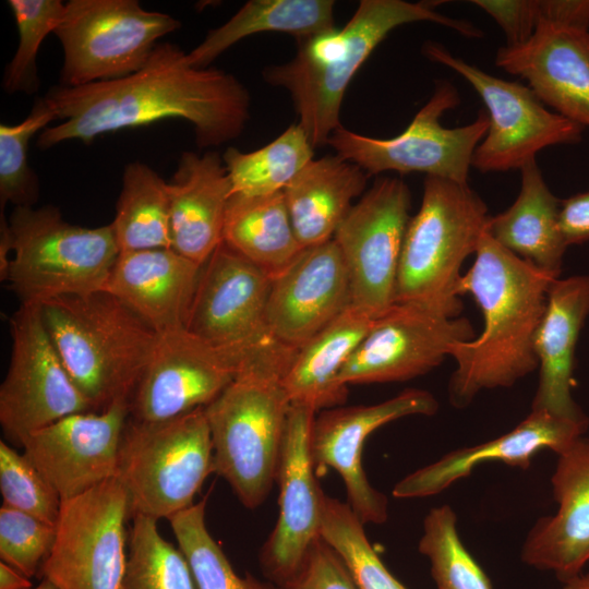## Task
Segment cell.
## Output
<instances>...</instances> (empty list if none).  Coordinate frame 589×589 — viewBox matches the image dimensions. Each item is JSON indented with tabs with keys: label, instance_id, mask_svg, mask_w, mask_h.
Masks as SVG:
<instances>
[{
	"label": "cell",
	"instance_id": "obj_1",
	"mask_svg": "<svg viewBox=\"0 0 589 589\" xmlns=\"http://www.w3.org/2000/svg\"><path fill=\"white\" fill-rule=\"evenodd\" d=\"M43 97L63 122L39 133L41 149L69 140L89 144L99 135L165 119L190 122L200 148L219 146L241 135L251 104L235 75L192 65L188 53L171 43H158L129 76L77 87L59 84Z\"/></svg>",
	"mask_w": 589,
	"mask_h": 589
},
{
	"label": "cell",
	"instance_id": "obj_2",
	"mask_svg": "<svg viewBox=\"0 0 589 589\" xmlns=\"http://www.w3.org/2000/svg\"><path fill=\"white\" fill-rule=\"evenodd\" d=\"M555 278L488 232L482 236L472 266L461 276L459 294L473 297L484 326L479 337L450 350L456 362L448 382L450 405L466 408L482 390L512 387L538 369L533 340Z\"/></svg>",
	"mask_w": 589,
	"mask_h": 589
},
{
	"label": "cell",
	"instance_id": "obj_3",
	"mask_svg": "<svg viewBox=\"0 0 589 589\" xmlns=\"http://www.w3.org/2000/svg\"><path fill=\"white\" fill-rule=\"evenodd\" d=\"M296 351L276 342L243 354L235 380L205 407L214 472L247 508L277 479L291 406L283 380Z\"/></svg>",
	"mask_w": 589,
	"mask_h": 589
},
{
	"label": "cell",
	"instance_id": "obj_4",
	"mask_svg": "<svg viewBox=\"0 0 589 589\" xmlns=\"http://www.w3.org/2000/svg\"><path fill=\"white\" fill-rule=\"evenodd\" d=\"M40 309L67 372L92 410L130 401L158 334L105 290L56 298Z\"/></svg>",
	"mask_w": 589,
	"mask_h": 589
},
{
	"label": "cell",
	"instance_id": "obj_5",
	"mask_svg": "<svg viewBox=\"0 0 589 589\" xmlns=\"http://www.w3.org/2000/svg\"><path fill=\"white\" fill-rule=\"evenodd\" d=\"M119 254L110 224H71L51 205L1 215L0 276L21 304L104 290Z\"/></svg>",
	"mask_w": 589,
	"mask_h": 589
},
{
	"label": "cell",
	"instance_id": "obj_6",
	"mask_svg": "<svg viewBox=\"0 0 589 589\" xmlns=\"http://www.w3.org/2000/svg\"><path fill=\"white\" fill-rule=\"evenodd\" d=\"M490 217L486 204L468 183L426 177L420 208L409 220L401 248L396 303L458 317L460 269L476 254Z\"/></svg>",
	"mask_w": 589,
	"mask_h": 589
},
{
	"label": "cell",
	"instance_id": "obj_7",
	"mask_svg": "<svg viewBox=\"0 0 589 589\" xmlns=\"http://www.w3.org/2000/svg\"><path fill=\"white\" fill-rule=\"evenodd\" d=\"M414 22L440 24L466 37L482 36L472 23L446 16L428 2L362 0L342 28L346 46L336 58L325 64H312L294 56L264 70L268 84L290 94L298 124L313 147L327 144L333 132L341 127L340 108L347 87L372 51L393 29Z\"/></svg>",
	"mask_w": 589,
	"mask_h": 589
},
{
	"label": "cell",
	"instance_id": "obj_8",
	"mask_svg": "<svg viewBox=\"0 0 589 589\" xmlns=\"http://www.w3.org/2000/svg\"><path fill=\"white\" fill-rule=\"evenodd\" d=\"M214 472L205 407L159 422L129 417L121 437L116 478L131 517L168 519L192 506Z\"/></svg>",
	"mask_w": 589,
	"mask_h": 589
},
{
	"label": "cell",
	"instance_id": "obj_9",
	"mask_svg": "<svg viewBox=\"0 0 589 589\" xmlns=\"http://www.w3.org/2000/svg\"><path fill=\"white\" fill-rule=\"evenodd\" d=\"M180 25L136 0H70L53 32L63 50L59 84L77 87L129 76L147 62L157 40Z\"/></svg>",
	"mask_w": 589,
	"mask_h": 589
},
{
	"label": "cell",
	"instance_id": "obj_10",
	"mask_svg": "<svg viewBox=\"0 0 589 589\" xmlns=\"http://www.w3.org/2000/svg\"><path fill=\"white\" fill-rule=\"evenodd\" d=\"M459 103L455 86L442 81L400 134L389 139L370 137L341 125L333 132L327 144L336 155L354 163L369 176L385 171L420 172L468 183L473 153L485 136L489 119L486 112L480 110L469 124L443 127L440 118Z\"/></svg>",
	"mask_w": 589,
	"mask_h": 589
},
{
	"label": "cell",
	"instance_id": "obj_11",
	"mask_svg": "<svg viewBox=\"0 0 589 589\" xmlns=\"http://www.w3.org/2000/svg\"><path fill=\"white\" fill-rule=\"evenodd\" d=\"M422 50L428 59L462 76L485 105L489 127L472 157L479 171L520 169L545 147L581 141L584 129L548 110L529 86L495 77L438 43L426 41Z\"/></svg>",
	"mask_w": 589,
	"mask_h": 589
},
{
	"label": "cell",
	"instance_id": "obj_12",
	"mask_svg": "<svg viewBox=\"0 0 589 589\" xmlns=\"http://www.w3.org/2000/svg\"><path fill=\"white\" fill-rule=\"evenodd\" d=\"M128 517V494L117 478L62 500L41 578L58 589H120Z\"/></svg>",
	"mask_w": 589,
	"mask_h": 589
},
{
	"label": "cell",
	"instance_id": "obj_13",
	"mask_svg": "<svg viewBox=\"0 0 589 589\" xmlns=\"http://www.w3.org/2000/svg\"><path fill=\"white\" fill-rule=\"evenodd\" d=\"M11 356L0 386V424L22 446L33 432L67 416L93 411L67 372L38 304H20L9 320Z\"/></svg>",
	"mask_w": 589,
	"mask_h": 589
},
{
	"label": "cell",
	"instance_id": "obj_14",
	"mask_svg": "<svg viewBox=\"0 0 589 589\" xmlns=\"http://www.w3.org/2000/svg\"><path fill=\"white\" fill-rule=\"evenodd\" d=\"M411 194L398 178H378L351 207L333 240L342 255L351 305L376 318L395 303Z\"/></svg>",
	"mask_w": 589,
	"mask_h": 589
},
{
	"label": "cell",
	"instance_id": "obj_15",
	"mask_svg": "<svg viewBox=\"0 0 589 589\" xmlns=\"http://www.w3.org/2000/svg\"><path fill=\"white\" fill-rule=\"evenodd\" d=\"M272 281L223 241L202 265L185 328L240 360L248 351L277 342L266 323Z\"/></svg>",
	"mask_w": 589,
	"mask_h": 589
},
{
	"label": "cell",
	"instance_id": "obj_16",
	"mask_svg": "<svg viewBox=\"0 0 589 589\" xmlns=\"http://www.w3.org/2000/svg\"><path fill=\"white\" fill-rule=\"evenodd\" d=\"M472 338L474 328L466 317L395 303L373 320L339 380L347 386L407 381L436 368L454 345Z\"/></svg>",
	"mask_w": 589,
	"mask_h": 589
},
{
	"label": "cell",
	"instance_id": "obj_17",
	"mask_svg": "<svg viewBox=\"0 0 589 589\" xmlns=\"http://www.w3.org/2000/svg\"><path fill=\"white\" fill-rule=\"evenodd\" d=\"M239 362L185 327L158 334L131 395L130 417L159 422L206 407L235 380Z\"/></svg>",
	"mask_w": 589,
	"mask_h": 589
},
{
	"label": "cell",
	"instance_id": "obj_18",
	"mask_svg": "<svg viewBox=\"0 0 589 589\" xmlns=\"http://www.w3.org/2000/svg\"><path fill=\"white\" fill-rule=\"evenodd\" d=\"M436 398L428 390L408 388L370 406L335 407L314 419L311 457L314 468H332L341 477L349 505L363 524L387 519V498L364 473L362 453L368 436L382 425L408 416H433Z\"/></svg>",
	"mask_w": 589,
	"mask_h": 589
},
{
	"label": "cell",
	"instance_id": "obj_19",
	"mask_svg": "<svg viewBox=\"0 0 589 589\" xmlns=\"http://www.w3.org/2000/svg\"><path fill=\"white\" fill-rule=\"evenodd\" d=\"M315 411L291 404L277 473L279 516L260 553L266 577L283 588L321 537L323 491L314 477L311 431Z\"/></svg>",
	"mask_w": 589,
	"mask_h": 589
},
{
	"label": "cell",
	"instance_id": "obj_20",
	"mask_svg": "<svg viewBox=\"0 0 589 589\" xmlns=\"http://www.w3.org/2000/svg\"><path fill=\"white\" fill-rule=\"evenodd\" d=\"M129 417V401L118 400L59 419L29 434L22 447L61 500L69 498L116 478Z\"/></svg>",
	"mask_w": 589,
	"mask_h": 589
},
{
	"label": "cell",
	"instance_id": "obj_21",
	"mask_svg": "<svg viewBox=\"0 0 589 589\" xmlns=\"http://www.w3.org/2000/svg\"><path fill=\"white\" fill-rule=\"evenodd\" d=\"M351 304L342 255L332 239L306 248L273 278L266 309L271 336L298 350Z\"/></svg>",
	"mask_w": 589,
	"mask_h": 589
},
{
	"label": "cell",
	"instance_id": "obj_22",
	"mask_svg": "<svg viewBox=\"0 0 589 589\" xmlns=\"http://www.w3.org/2000/svg\"><path fill=\"white\" fill-rule=\"evenodd\" d=\"M500 69L528 82L554 112L589 129V29L541 24L525 44L501 47Z\"/></svg>",
	"mask_w": 589,
	"mask_h": 589
},
{
	"label": "cell",
	"instance_id": "obj_23",
	"mask_svg": "<svg viewBox=\"0 0 589 589\" xmlns=\"http://www.w3.org/2000/svg\"><path fill=\"white\" fill-rule=\"evenodd\" d=\"M551 484L557 509L533 525L520 557L563 584L589 563V436L581 435L557 454Z\"/></svg>",
	"mask_w": 589,
	"mask_h": 589
},
{
	"label": "cell",
	"instance_id": "obj_24",
	"mask_svg": "<svg viewBox=\"0 0 589 589\" xmlns=\"http://www.w3.org/2000/svg\"><path fill=\"white\" fill-rule=\"evenodd\" d=\"M588 425L544 410H531L509 432L485 443L449 452L411 472L395 484L393 495L396 498H416L438 494L486 462L527 469L540 450L551 449L560 454L585 435Z\"/></svg>",
	"mask_w": 589,
	"mask_h": 589
},
{
	"label": "cell",
	"instance_id": "obj_25",
	"mask_svg": "<svg viewBox=\"0 0 589 589\" xmlns=\"http://www.w3.org/2000/svg\"><path fill=\"white\" fill-rule=\"evenodd\" d=\"M588 316L589 274L555 278L533 340L539 381L531 410L589 423L572 396L576 345Z\"/></svg>",
	"mask_w": 589,
	"mask_h": 589
},
{
	"label": "cell",
	"instance_id": "obj_26",
	"mask_svg": "<svg viewBox=\"0 0 589 589\" xmlns=\"http://www.w3.org/2000/svg\"><path fill=\"white\" fill-rule=\"evenodd\" d=\"M201 268L171 248L120 252L104 290L163 334L185 327Z\"/></svg>",
	"mask_w": 589,
	"mask_h": 589
},
{
	"label": "cell",
	"instance_id": "obj_27",
	"mask_svg": "<svg viewBox=\"0 0 589 589\" xmlns=\"http://www.w3.org/2000/svg\"><path fill=\"white\" fill-rule=\"evenodd\" d=\"M171 249L203 265L223 242L232 188L223 156L183 152L168 182Z\"/></svg>",
	"mask_w": 589,
	"mask_h": 589
},
{
	"label": "cell",
	"instance_id": "obj_28",
	"mask_svg": "<svg viewBox=\"0 0 589 589\" xmlns=\"http://www.w3.org/2000/svg\"><path fill=\"white\" fill-rule=\"evenodd\" d=\"M519 170L517 199L506 211L490 217L486 232L506 250L560 277L568 248L560 228L561 200L546 185L536 159Z\"/></svg>",
	"mask_w": 589,
	"mask_h": 589
},
{
	"label": "cell",
	"instance_id": "obj_29",
	"mask_svg": "<svg viewBox=\"0 0 589 589\" xmlns=\"http://www.w3.org/2000/svg\"><path fill=\"white\" fill-rule=\"evenodd\" d=\"M368 173L338 155L312 159L284 189L286 205L303 249L333 239Z\"/></svg>",
	"mask_w": 589,
	"mask_h": 589
},
{
	"label": "cell",
	"instance_id": "obj_30",
	"mask_svg": "<svg viewBox=\"0 0 589 589\" xmlns=\"http://www.w3.org/2000/svg\"><path fill=\"white\" fill-rule=\"evenodd\" d=\"M373 318L351 304L299 348L283 383L291 404L315 412L342 405L348 395L340 372L368 333Z\"/></svg>",
	"mask_w": 589,
	"mask_h": 589
},
{
	"label": "cell",
	"instance_id": "obj_31",
	"mask_svg": "<svg viewBox=\"0 0 589 589\" xmlns=\"http://www.w3.org/2000/svg\"><path fill=\"white\" fill-rule=\"evenodd\" d=\"M223 241L272 278L288 268L304 250L283 191L267 195L232 194Z\"/></svg>",
	"mask_w": 589,
	"mask_h": 589
},
{
	"label": "cell",
	"instance_id": "obj_32",
	"mask_svg": "<svg viewBox=\"0 0 589 589\" xmlns=\"http://www.w3.org/2000/svg\"><path fill=\"white\" fill-rule=\"evenodd\" d=\"M332 0H251L188 53L196 68H208L243 38L260 33H286L299 40L335 28Z\"/></svg>",
	"mask_w": 589,
	"mask_h": 589
},
{
	"label": "cell",
	"instance_id": "obj_33",
	"mask_svg": "<svg viewBox=\"0 0 589 589\" xmlns=\"http://www.w3.org/2000/svg\"><path fill=\"white\" fill-rule=\"evenodd\" d=\"M110 225L120 252L171 248L168 182L148 165L129 163Z\"/></svg>",
	"mask_w": 589,
	"mask_h": 589
},
{
	"label": "cell",
	"instance_id": "obj_34",
	"mask_svg": "<svg viewBox=\"0 0 589 589\" xmlns=\"http://www.w3.org/2000/svg\"><path fill=\"white\" fill-rule=\"evenodd\" d=\"M313 148L299 124H291L277 139L253 152L229 146L221 156L232 194L267 195L284 191L313 159Z\"/></svg>",
	"mask_w": 589,
	"mask_h": 589
},
{
	"label": "cell",
	"instance_id": "obj_35",
	"mask_svg": "<svg viewBox=\"0 0 589 589\" xmlns=\"http://www.w3.org/2000/svg\"><path fill=\"white\" fill-rule=\"evenodd\" d=\"M128 540L120 589H197L183 552L159 533L157 520L132 517Z\"/></svg>",
	"mask_w": 589,
	"mask_h": 589
},
{
	"label": "cell",
	"instance_id": "obj_36",
	"mask_svg": "<svg viewBox=\"0 0 589 589\" xmlns=\"http://www.w3.org/2000/svg\"><path fill=\"white\" fill-rule=\"evenodd\" d=\"M206 500L193 504L168 518L192 570L197 589H280L257 580L252 575L239 576L205 521Z\"/></svg>",
	"mask_w": 589,
	"mask_h": 589
},
{
	"label": "cell",
	"instance_id": "obj_37",
	"mask_svg": "<svg viewBox=\"0 0 589 589\" xmlns=\"http://www.w3.org/2000/svg\"><path fill=\"white\" fill-rule=\"evenodd\" d=\"M364 524L348 503L323 495L321 537L337 552L358 589H408L370 543Z\"/></svg>",
	"mask_w": 589,
	"mask_h": 589
},
{
	"label": "cell",
	"instance_id": "obj_38",
	"mask_svg": "<svg viewBox=\"0 0 589 589\" xmlns=\"http://www.w3.org/2000/svg\"><path fill=\"white\" fill-rule=\"evenodd\" d=\"M418 550L430 561L436 589H492L490 578L464 545L449 505L429 510Z\"/></svg>",
	"mask_w": 589,
	"mask_h": 589
},
{
	"label": "cell",
	"instance_id": "obj_39",
	"mask_svg": "<svg viewBox=\"0 0 589 589\" xmlns=\"http://www.w3.org/2000/svg\"><path fill=\"white\" fill-rule=\"evenodd\" d=\"M58 119L56 111L44 97L37 99L29 115L20 123L0 125V205L11 203L26 207L39 197V180L28 166L27 152L31 139Z\"/></svg>",
	"mask_w": 589,
	"mask_h": 589
},
{
	"label": "cell",
	"instance_id": "obj_40",
	"mask_svg": "<svg viewBox=\"0 0 589 589\" xmlns=\"http://www.w3.org/2000/svg\"><path fill=\"white\" fill-rule=\"evenodd\" d=\"M19 32L16 51L7 65L2 87L7 93L33 94L39 87L36 58L46 36L59 26L65 11L61 0H9Z\"/></svg>",
	"mask_w": 589,
	"mask_h": 589
},
{
	"label": "cell",
	"instance_id": "obj_41",
	"mask_svg": "<svg viewBox=\"0 0 589 589\" xmlns=\"http://www.w3.org/2000/svg\"><path fill=\"white\" fill-rule=\"evenodd\" d=\"M0 492L3 506L56 525L61 497L23 453L0 441Z\"/></svg>",
	"mask_w": 589,
	"mask_h": 589
},
{
	"label": "cell",
	"instance_id": "obj_42",
	"mask_svg": "<svg viewBox=\"0 0 589 589\" xmlns=\"http://www.w3.org/2000/svg\"><path fill=\"white\" fill-rule=\"evenodd\" d=\"M56 525L48 524L26 513L1 506L0 558L25 576L32 578L52 550Z\"/></svg>",
	"mask_w": 589,
	"mask_h": 589
},
{
	"label": "cell",
	"instance_id": "obj_43",
	"mask_svg": "<svg viewBox=\"0 0 589 589\" xmlns=\"http://www.w3.org/2000/svg\"><path fill=\"white\" fill-rule=\"evenodd\" d=\"M280 589H358L337 552L320 537L298 574Z\"/></svg>",
	"mask_w": 589,
	"mask_h": 589
},
{
	"label": "cell",
	"instance_id": "obj_44",
	"mask_svg": "<svg viewBox=\"0 0 589 589\" xmlns=\"http://www.w3.org/2000/svg\"><path fill=\"white\" fill-rule=\"evenodd\" d=\"M560 228L568 247L589 240V191L561 200Z\"/></svg>",
	"mask_w": 589,
	"mask_h": 589
},
{
	"label": "cell",
	"instance_id": "obj_45",
	"mask_svg": "<svg viewBox=\"0 0 589 589\" xmlns=\"http://www.w3.org/2000/svg\"><path fill=\"white\" fill-rule=\"evenodd\" d=\"M29 577L17 569L0 562V589H33Z\"/></svg>",
	"mask_w": 589,
	"mask_h": 589
},
{
	"label": "cell",
	"instance_id": "obj_46",
	"mask_svg": "<svg viewBox=\"0 0 589 589\" xmlns=\"http://www.w3.org/2000/svg\"><path fill=\"white\" fill-rule=\"evenodd\" d=\"M562 589H589V570L563 582Z\"/></svg>",
	"mask_w": 589,
	"mask_h": 589
},
{
	"label": "cell",
	"instance_id": "obj_47",
	"mask_svg": "<svg viewBox=\"0 0 589 589\" xmlns=\"http://www.w3.org/2000/svg\"><path fill=\"white\" fill-rule=\"evenodd\" d=\"M33 589H58V588L53 584H51L49 580L41 578V581Z\"/></svg>",
	"mask_w": 589,
	"mask_h": 589
}]
</instances>
